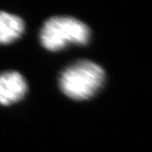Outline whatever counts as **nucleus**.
<instances>
[{
    "mask_svg": "<svg viewBox=\"0 0 152 152\" xmlns=\"http://www.w3.org/2000/svg\"><path fill=\"white\" fill-rule=\"evenodd\" d=\"M23 19L13 14L0 11V44H9L23 34Z\"/></svg>",
    "mask_w": 152,
    "mask_h": 152,
    "instance_id": "4",
    "label": "nucleus"
},
{
    "mask_svg": "<svg viewBox=\"0 0 152 152\" xmlns=\"http://www.w3.org/2000/svg\"><path fill=\"white\" fill-rule=\"evenodd\" d=\"M105 72L100 65L91 61H79L67 67L60 75L61 92L76 101L88 100L100 90Z\"/></svg>",
    "mask_w": 152,
    "mask_h": 152,
    "instance_id": "1",
    "label": "nucleus"
},
{
    "mask_svg": "<svg viewBox=\"0 0 152 152\" xmlns=\"http://www.w3.org/2000/svg\"><path fill=\"white\" fill-rule=\"evenodd\" d=\"M91 36L89 27L72 17H52L43 25L39 39L50 51H58L71 44L85 45Z\"/></svg>",
    "mask_w": 152,
    "mask_h": 152,
    "instance_id": "2",
    "label": "nucleus"
},
{
    "mask_svg": "<svg viewBox=\"0 0 152 152\" xmlns=\"http://www.w3.org/2000/svg\"><path fill=\"white\" fill-rule=\"evenodd\" d=\"M28 85L25 78L18 72L0 73V104H15L26 95Z\"/></svg>",
    "mask_w": 152,
    "mask_h": 152,
    "instance_id": "3",
    "label": "nucleus"
}]
</instances>
